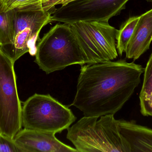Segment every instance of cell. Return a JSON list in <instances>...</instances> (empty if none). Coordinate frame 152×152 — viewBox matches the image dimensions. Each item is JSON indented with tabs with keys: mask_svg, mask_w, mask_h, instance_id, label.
I'll return each mask as SVG.
<instances>
[{
	"mask_svg": "<svg viewBox=\"0 0 152 152\" xmlns=\"http://www.w3.org/2000/svg\"><path fill=\"white\" fill-rule=\"evenodd\" d=\"M75 1L76 0H42V7L44 11L50 12L52 15L57 5H64Z\"/></svg>",
	"mask_w": 152,
	"mask_h": 152,
	"instance_id": "obj_17",
	"label": "cell"
},
{
	"mask_svg": "<svg viewBox=\"0 0 152 152\" xmlns=\"http://www.w3.org/2000/svg\"><path fill=\"white\" fill-rule=\"evenodd\" d=\"M144 69L125 60L81 66L71 105L86 117L114 115L133 95Z\"/></svg>",
	"mask_w": 152,
	"mask_h": 152,
	"instance_id": "obj_1",
	"label": "cell"
},
{
	"mask_svg": "<svg viewBox=\"0 0 152 152\" xmlns=\"http://www.w3.org/2000/svg\"><path fill=\"white\" fill-rule=\"evenodd\" d=\"M121 132L131 152H152V129L133 121L118 120Z\"/></svg>",
	"mask_w": 152,
	"mask_h": 152,
	"instance_id": "obj_11",
	"label": "cell"
},
{
	"mask_svg": "<svg viewBox=\"0 0 152 152\" xmlns=\"http://www.w3.org/2000/svg\"><path fill=\"white\" fill-rule=\"evenodd\" d=\"M152 41V9L140 16L126 49V58L137 59L150 48Z\"/></svg>",
	"mask_w": 152,
	"mask_h": 152,
	"instance_id": "obj_10",
	"label": "cell"
},
{
	"mask_svg": "<svg viewBox=\"0 0 152 152\" xmlns=\"http://www.w3.org/2000/svg\"><path fill=\"white\" fill-rule=\"evenodd\" d=\"M140 16H133L127 20L121 26L116 36L118 54L121 56L125 52L128 44L133 35Z\"/></svg>",
	"mask_w": 152,
	"mask_h": 152,
	"instance_id": "obj_14",
	"label": "cell"
},
{
	"mask_svg": "<svg viewBox=\"0 0 152 152\" xmlns=\"http://www.w3.org/2000/svg\"><path fill=\"white\" fill-rule=\"evenodd\" d=\"M139 99L142 115L152 117V53L144 69Z\"/></svg>",
	"mask_w": 152,
	"mask_h": 152,
	"instance_id": "obj_12",
	"label": "cell"
},
{
	"mask_svg": "<svg viewBox=\"0 0 152 152\" xmlns=\"http://www.w3.org/2000/svg\"><path fill=\"white\" fill-rule=\"evenodd\" d=\"M42 0H0V12L20 10H43Z\"/></svg>",
	"mask_w": 152,
	"mask_h": 152,
	"instance_id": "obj_15",
	"label": "cell"
},
{
	"mask_svg": "<svg viewBox=\"0 0 152 152\" xmlns=\"http://www.w3.org/2000/svg\"><path fill=\"white\" fill-rule=\"evenodd\" d=\"M14 63L0 47V130L12 139L22 127Z\"/></svg>",
	"mask_w": 152,
	"mask_h": 152,
	"instance_id": "obj_6",
	"label": "cell"
},
{
	"mask_svg": "<svg viewBox=\"0 0 152 152\" xmlns=\"http://www.w3.org/2000/svg\"><path fill=\"white\" fill-rule=\"evenodd\" d=\"M129 0H76L56 8L53 21L71 24L80 21L108 22L120 14Z\"/></svg>",
	"mask_w": 152,
	"mask_h": 152,
	"instance_id": "obj_8",
	"label": "cell"
},
{
	"mask_svg": "<svg viewBox=\"0 0 152 152\" xmlns=\"http://www.w3.org/2000/svg\"><path fill=\"white\" fill-rule=\"evenodd\" d=\"M15 12V35L10 45L1 48L14 62L26 53L35 55L36 42L41 29L50 23V13L43 10H21Z\"/></svg>",
	"mask_w": 152,
	"mask_h": 152,
	"instance_id": "obj_7",
	"label": "cell"
},
{
	"mask_svg": "<svg viewBox=\"0 0 152 152\" xmlns=\"http://www.w3.org/2000/svg\"><path fill=\"white\" fill-rule=\"evenodd\" d=\"M0 152H21L12 138L0 134Z\"/></svg>",
	"mask_w": 152,
	"mask_h": 152,
	"instance_id": "obj_16",
	"label": "cell"
},
{
	"mask_svg": "<svg viewBox=\"0 0 152 152\" xmlns=\"http://www.w3.org/2000/svg\"><path fill=\"white\" fill-rule=\"evenodd\" d=\"M146 1L148 2H152V0H145Z\"/></svg>",
	"mask_w": 152,
	"mask_h": 152,
	"instance_id": "obj_18",
	"label": "cell"
},
{
	"mask_svg": "<svg viewBox=\"0 0 152 152\" xmlns=\"http://www.w3.org/2000/svg\"><path fill=\"white\" fill-rule=\"evenodd\" d=\"M34 62L47 74L75 64H86L69 24H57L39 39Z\"/></svg>",
	"mask_w": 152,
	"mask_h": 152,
	"instance_id": "obj_3",
	"label": "cell"
},
{
	"mask_svg": "<svg viewBox=\"0 0 152 152\" xmlns=\"http://www.w3.org/2000/svg\"><path fill=\"white\" fill-rule=\"evenodd\" d=\"M0 134H1V130H0Z\"/></svg>",
	"mask_w": 152,
	"mask_h": 152,
	"instance_id": "obj_19",
	"label": "cell"
},
{
	"mask_svg": "<svg viewBox=\"0 0 152 152\" xmlns=\"http://www.w3.org/2000/svg\"><path fill=\"white\" fill-rule=\"evenodd\" d=\"M67 138L79 152H131L114 115L84 116L67 129Z\"/></svg>",
	"mask_w": 152,
	"mask_h": 152,
	"instance_id": "obj_2",
	"label": "cell"
},
{
	"mask_svg": "<svg viewBox=\"0 0 152 152\" xmlns=\"http://www.w3.org/2000/svg\"><path fill=\"white\" fill-rule=\"evenodd\" d=\"M72 111L50 94L35 93L23 103L22 127L56 134L67 129L76 121Z\"/></svg>",
	"mask_w": 152,
	"mask_h": 152,
	"instance_id": "obj_4",
	"label": "cell"
},
{
	"mask_svg": "<svg viewBox=\"0 0 152 152\" xmlns=\"http://www.w3.org/2000/svg\"><path fill=\"white\" fill-rule=\"evenodd\" d=\"M21 152H76L75 148L63 143L55 134L24 128L13 138Z\"/></svg>",
	"mask_w": 152,
	"mask_h": 152,
	"instance_id": "obj_9",
	"label": "cell"
},
{
	"mask_svg": "<svg viewBox=\"0 0 152 152\" xmlns=\"http://www.w3.org/2000/svg\"><path fill=\"white\" fill-rule=\"evenodd\" d=\"M15 12H0V47L10 45L15 35Z\"/></svg>",
	"mask_w": 152,
	"mask_h": 152,
	"instance_id": "obj_13",
	"label": "cell"
},
{
	"mask_svg": "<svg viewBox=\"0 0 152 152\" xmlns=\"http://www.w3.org/2000/svg\"><path fill=\"white\" fill-rule=\"evenodd\" d=\"M69 24L86 64L115 59L118 56V29L104 21H80Z\"/></svg>",
	"mask_w": 152,
	"mask_h": 152,
	"instance_id": "obj_5",
	"label": "cell"
}]
</instances>
